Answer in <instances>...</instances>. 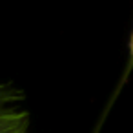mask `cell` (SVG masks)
<instances>
[{
	"mask_svg": "<svg viewBox=\"0 0 133 133\" xmlns=\"http://www.w3.org/2000/svg\"><path fill=\"white\" fill-rule=\"evenodd\" d=\"M29 113L26 109H15L0 115V133H28Z\"/></svg>",
	"mask_w": 133,
	"mask_h": 133,
	"instance_id": "obj_1",
	"label": "cell"
},
{
	"mask_svg": "<svg viewBox=\"0 0 133 133\" xmlns=\"http://www.w3.org/2000/svg\"><path fill=\"white\" fill-rule=\"evenodd\" d=\"M129 51H131V57H133V35H131V40H129Z\"/></svg>",
	"mask_w": 133,
	"mask_h": 133,
	"instance_id": "obj_3",
	"label": "cell"
},
{
	"mask_svg": "<svg viewBox=\"0 0 133 133\" xmlns=\"http://www.w3.org/2000/svg\"><path fill=\"white\" fill-rule=\"evenodd\" d=\"M24 100H26V93L20 88H17L15 84H9V82L0 84V115L20 109L18 106Z\"/></svg>",
	"mask_w": 133,
	"mask_h": 133,
	"instance_id": "obj_2",
	"label": "cell"
}]
</instances>
